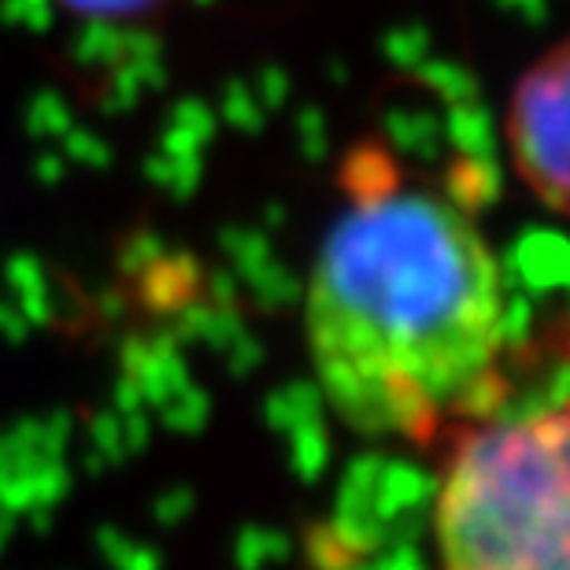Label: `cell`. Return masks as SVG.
Returning a JSON list of instances; mask_svg holds the SVG:
<instances>
[{"label":"cell","instance_id":"cell-2","mask_svg":"<svg viewBox=\"0 0 570 570\" xmlns=\"http://www.w3.org/2000/svg\"><path fill=\"white\" fill-rule=\"evenodd\" d=\"M433 570H570V396L455 438L433 497Z\"/></svg>","mask_w":570,"mask_h":570},{"label":"cell","instance_id":"cell-3","mask_svg":"<svg viewBox=\"0 0 570 570\" xmlns=\"http://www.w3.org/2000/svg\"><path fill=\"white\" fill-rule=\"evenodd\" d=\"M504 130L519 178L570 219V38L519 78Z\"/></svg>","mask_w":570,"mask_h":570},{"label":"cell","instance_id":"cell-1","mask_svg":"<svg viewBox=\"0 0 570 570\" xmlns=\"http://www.w3.org/2000/svg\"><path fill=\"white\" fill-rule=\"evenodd\" d=\"M304 345L360 438L430 441L474 415L508 356V289L482 226L426 189L352 197L307 275Z\"/></svg>","mask_w":570,"mask_h":570},{"label":"cell","instance_id":"cell-4","mask_svg":"<svg viewBox=\"0 0 570 570\" xmlns=\"http://www.w3.org/2000/svg\"><path fill=\"white\" fill-rule=\"evenodd\" d=\"M71 8H82V11H97V16H119V11H138L153 0H67Z\"/></svg>","mask_w":570,"mask_h":570}]
</instances>
